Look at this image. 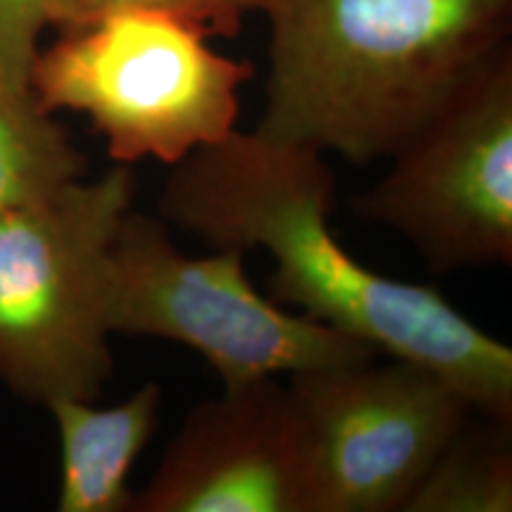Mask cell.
Instances as JSON below:
<instances>
[{
  "instance_id": "3",
  "label": "cell",
  "mask_w": 512,
  "mask_h": 512,
  "mask_svg": "<svg viewBox=\"0 0 512 512\" xmlns=\"http://www.w3.org/2000/svg\"><path fill=\"white\" fill-rule=\"evenodd\" d=\"M197 19L162 10L114 12L38 50L29 88L48 112L88 117L117 164L174 166L238 128L254 67L209 46Z\"/></svg>"
},
{
  "instance_id": "9",
  "label": "cell",
  "mask_w": 512,
  "mask_h": 512,
  "mask_svg": "<svg viewBox=\"0 0 512 512\" xmlns=\"http://www.w3.org/2000/svg\"><path fill=\"white\" fill-rule=\"evenodd\" d=\"M164 392L140 384L114 406L60 399L48 406L60 437V512H131V470L159 425Z\"/></svg>"
},
{
  "instance_id": "7",
  "label": "cell",
  "mask_w": 512,
  "mask_h": 512,
  "mask_svg": "<svg viewBox=\"0 0 512 512\" xmlns=\"http://www.w3.org/2000/svg\"><path fill=\"white\" fill-rule=\"evenodd\" d=\"M306 512H401L472 403L422 363L373 358L290 375Z\"/></svg>"
},
{
  "instance_id": "10",
  "label": "cell",
  "mask_w": 512,
  "mask_h": 512,
  "mask_svg": "<svg viewBox=\"0 0 512 512\" xmlns=\"http://www.w3.org/2000/svg\"><path fill=\"white\" fill-rule=\"evenodd\" d=\"M88 162L31 91L0 83V214L55 195L86 176Z\"/></svg>"
},
{
  "instance_id": "8",
  "label": "cell",
  "mask_w": 512,
  "mask_h": 512,
  "mask_svg": "<svg viewBox=\"0 0 512 512\" xmlns=\"http://www.w3.org/2000/svg\"><path fill=\"white\" fill-rule=\"evenodd\" d=\"M131 512H306L302 430L275 377L197 403Z\"/></svg>"
},
{
  "instance_id": "14",
  "label": "cell",
  "mask_w": 512,
  "mask_h": 512,
  "mask_svg": "<svg viewBox=\"0 0 512 512\" xmlns=\"http://www.w3.org/2000/svg\"><path fill=\"white\" fill-rule=\"evenodd\" d=\"M219 3V10L223 15V22H226L228 36L240 34L242 19H245L249 12H264L271 8L275 0H216Z\"/></svg>"
},
{
  "instance_id": "5",
  "label": "cell",
  "mask_w": 512,
  "mask_h": 512,
  "mask_svg": "<svg viewBox=\"0 0 512 512\" xmlns=\"http://www.w3.org/2000/svg\"><path fill=\"white\" fill-rule=\"evenodd\" d=\"M105 316L112 335L192 349L223 389L375 356L361 339L256 292L242 249L188 256L171 240L169 223L133 209L107 254Z\"/></svg>"
},
{
  "instance_id": "4",
  "label": "cell",
  "mask_w": 512,
  "mask_h": 512,
  "mask_svg": "<svg viewBox=\"0 0 512 512\" xmlns=\"http://www.w3.org/2000/svg\"><path fill=\"white\" fill-rule=\"evenodd\" d=\"M133 192L131 166L114 164L0 214V380L19 399H100L114 370L107 254Z\"/></svg>"
},
{
  "instance_id": "2",
  "label": "cell",
  "mask_w": 512,
  "mask_h": 512,
  "mask_svg": "<svg viewBox=\"0 0 512 512\" xmlns=\"http://www.w3.org/2000/svg\"><path fill=\"white\" fill-rule=\"evenodd\" d=\"M256 131L389 159L510 48L512 0H275Z\"/></svg>"
},
{
  "instance_id": "13",
  "label": "cell",
  "mask_w": 512,
  "mask_h": 512,
  "mask_svg": "<svg viewBox=\"0 0 512 512\" xmlns=\"http://www.w3.org/2000/svg\"><path fill=\"white\" fill-rule=\"evenodd\" d=\"M162 10L207 24L214 36H228L216 0H55V29H72L114 12Z\"/></svg>"
},
{
  "instance_id": "12",
  "label": "cell",
  "mask_w": 512,
  "mask_h": 512,
  "mask_svg": "<svg viewBox=\"0 0 512 512\" xmlns=\"http://www.w3.org/2000/svg\"><path fill=\"white\" fill-rule=\"evenodd\" d=\"M55 27V0H0V83L31 91L43 31Z\"/></svg>"
},
{
  "instance_id": "6",
  "label": "cell",
  "mask_w": 512,
  "mask_h": 512,
  "mask_svg": "<svg viewBox=\"0 0 512 512\" xmlns=\"http://www.w3.org/2000/svg\"><path fill=\"white\" fill-rule=\"evenodd\" d=\"M354 200L437 273L512 261V48L465 83Z\"/></svg>"
},
{
  "instance_id": "1",
  "label": "cell",
  "mask_w": 512,
  "mask_h": 512,
  "mask_svg": "<svg viewBox=\"0 0 512 512\" xmlns=\"http://www.w3.org/2000/svg\"><path fill=\"white\" fill-rule=\"evenodd\" d=\"M335 190L323 152L235 128L171 166L157 209L211 249H266L275 302L375 354L437 370L477 415L512 422V349L437 287L389 278L347 252L330 230Z\"/></svg>"
},
{
  "instance_id": "11",
  "label": "cell",
  "mask_w": 512,
  "mask_h": 512,
  "mask_svg": "<svg viewBox=\"0 0 512 512\" xmlns=\"http://www.w3.org/2000/svg\"><path fill=\"white\" fill-rule=\"evenodd\" d=\"M470 422L448 441L401 512H510L512 439L508 420Z\"/></svg>"
}]
</instances>
